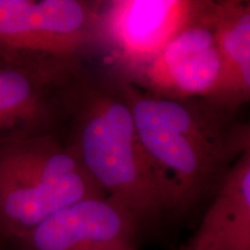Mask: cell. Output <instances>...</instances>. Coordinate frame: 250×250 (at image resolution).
Instances as JSON below:
<instances>
[{"label":"cell","mask_w":250,"mask_h":250,"mask_svg":"<svg viewBox=\"0 0 250 250\" xmlns=\"http://www.w3.org/2000/svg\"><path fill=\"white\" fill-rule=\"evenodd\" d=\"M62 107L65 144L103 195L129 214L140 239L175 224L165 188L110 72H94L83 61L65 86Z\"/></svg>","instance_id":"6da1fadb"},{"label":"cell","mask_w":250,"mask_h":250,"mask_svg":"<svg viewBox=\"0 0 250 250\" xmlns=\"http://www.w3.org/2000/svg\"><path fill=\"white\" fill-rule=\"evenodd\" d=\"M111 73V72H110ZM160 177L174 223L204 211L241 146L235 109L208 98L155 95L111 73Z\"/></svg>","instance_id":"7a4b0ae2"},{"label":"cell","mask_w":250,"mask_h":250,"mask_svg":"<svg viewBox=\"0 0 250 250\" xmlns=\"http://www.w3.org/2000/svg\"><path fill=\"white\" fill-rule=\"evenodd\" d=\"M105 197L59 131L0 139V237L12 245L78 202Z\"/></svg>","instance_id":"3957f363"},{"label":"cell","mask_w":250,"mask_h":250,"mask_svg":"<svg viewBox=\"0 0 250 250\" xmlns=\"http://www.w3.org/2000/svg\"><path fill=\"white\" fill-rule=\"evenodd\" d=\"M100 2L0 0V54L85 58L98 42Z\"/></svg>","instance_id":"277c9868"},{"label":"cell","mask_w":250,"mask_h":250,"mask_svg":"<svg viewBox=\"0 0 250 250\" xmlns=\"http://www.w3.org/2000/svg\"><path fill=\"white\" fill-rule=\"evenodd\" d=\"M204 5L205 0L101 1L96 46L108 52L111 73L129 79L195 20Z\"/></svg>","instance_id":"5b68a950"},{"label":"cell","mask_w":250,"mask_h":250,"mask_svg":"<svg viewBox=\"0 0 250 250\" xmlns=\"http://www.w3.org/2000/svg\"><path fill=\"white\" fill-rule=\"evenodd\" d=\"M208 0H205L198 17L126 80L164 98H208L230 107L226 64L208 19Z\"/></svg>","instance_id":"8992f818"},{"label":"cell","mask_w":250,"mask_h":250,"mask_svg":"<svg viewBox=\"0 0 250 250\" xmlns=\"http://www.w3.org/2000/svg\"><path fill=\"white\" fill-rule=\"evenodd\" d=\"M85 58L0 54V139L59 131L65 86Z\"/></svg>","instance_id":"52a82bcc"},{"label":"cell","mask_w":250,"mask_h":250,"mask_svg":"<svg viewBox=\"0 0 250 250\" xmlns=\"http://www.w3.org/2000/svg\"><path fill=\"white\" fill-rule=\"evenodd\" d=\"M129 214L107 197L62 208L18 241L17 250H139Z\"/></svg>","instance_id":"ba28073f"},{"label":"cell","mask_w":250,"mask_h":250,"mask_svg":"<svg viewBox=\"0 0 250 250\" xmlns=\"http://www.w3.org/2000/svg\"><path fill=\"white\" fill-rule=\"evenodd\" d=\"M175 250H250V126L192 233Z\"/></svg>","instance_id":"9c48e42d"},{"label":"cell","mask_w":250,"mask_h":250,"mask_svg":"<svg viewBox=\"0 0 250 250\" xmlns=\"http://www.w3.org/2000/svg\"><path fill=\"white\" fill-rule=\"evenodd\" d=\"M208 15L226 64L228 104L236 109L233 99L234 76L250 65V1L208 0Z\"/></svg>","instance_id":"30bf717a"},{"label":"cell","mask_w":250,"mask_h":250,"mask_svg":"<svg viewBox=\"0 0 250 250\" xmlns=\"http://www.w3.org/2000/svg\"><path fill=\"white\" fill-rule=\"evenodd\" d=\"M233 99L237 107L250 102V65L242 67L234 76Z\"/></svg>","instance_id":"8fae6325"}]
</instances>
